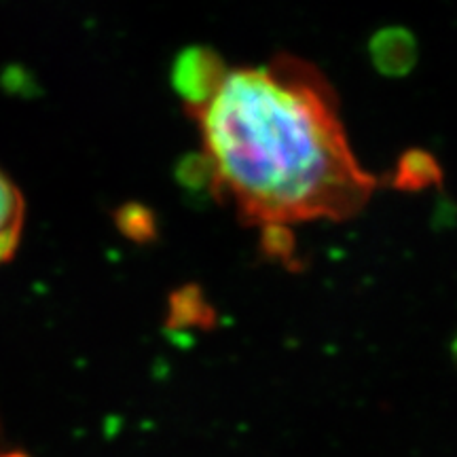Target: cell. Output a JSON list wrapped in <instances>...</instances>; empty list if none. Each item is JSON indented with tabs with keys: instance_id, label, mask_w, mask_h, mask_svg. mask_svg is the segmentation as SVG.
I'll use <instances>...</instances> for the list:
<instances>
[{
	"instance_id": "obj_3",
	"label": "cell",
	"mask_w": 457,
	"mask_h": 457,
	"mask_svg": "<svg viewBox=\"0 0 457 457\" xmlns=\"http://www.w3.org/2000/svg\"><path fill=\"white\" fill-rule=\"evenodd\" d=\"M26 205L15 182L0 170V262L9 261L20 244Z\"/></svg>"
},
{
	"instance_id": "obj_2",
	"label": "cell",
	"mask_w": 457,
	"mask_h": 457,
	"mask_svg": "<svg viewBox=\"0 0 457 457\" xmlns=\"http://www.w3.org/2000/svg\"><path fill=\"white\" fill-rule=\"evenodd\" d=\"M225 72L227 71L222 68L219 55L212 51L188 49L176 62L174 85L182 94V98L187 100L188 108L195 111L214 94Z\"/></svg>"
},
{
	"instance_id": "obj_1",
	"label": "cell",
	"mask_w": 457,
	"mask_h": 457,
	"mask_svg": "<svg viewBox=\"0 0 457 457\" xmlns=\"http://www.w3.org/2000/svg\"><path fill=\"white\" fill-rule=\"evenodd\" d=\"M214 188L265 228L353 216L375 180L347 145L322 79L293 57L227 71L191 111Z\"/></svg>"
},
{
	"instance_id": "obj_4",
	"label": "cell",
	"mask_w": 457,
	"mask_h": 457,
	"mask_svg": "<svg viewBox=\"0 0 457 457\" xmlns=\"http://www.w3.org/2000/svg\"><path fill=\"white\" fill-rule=\"evenodd\" d=\"M415 54L413 37L400 28H390V30L375 34V38L370 41V55H373L375 66L392 77L407 72L413 66Z\"/></svg>"
}]
</instances>
